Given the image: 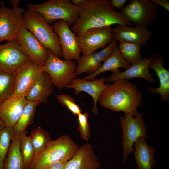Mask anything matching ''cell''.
Segmentation results:
<instances>
[{
    "label": "cell",
    "mask_w": 169,
    "mask_h": 169,
    "mask_svg": "<svg viewBox=\"0 0 169 169\" xmlns=\"http://www.w3.org/2000/svg\"><path fill=\"white\" fill-rule=\"evenodd\" d=\"M78 130L83 139L88 141L90 137V130L88 122L89 117L88 113L85 112L78 115Z\"/></svg>",
    "instance_id": "cell-33"
},
{
    "label": "cell",
    "mask_w": 169,
    "mask_h": 169,
    "mask_svg": "<svg viewBox=\"0 0 169 169\" xmlns=\"http://www.w3.org/2000/svg\"><path fill=\"white\" fill-rule=\"evenodd\" d=\"M20 148L23 162V169H29L34 157V151L29 136L24 131L21 136Z\"/></svg>",
    "instance_id": "cell-30"
},
{
    "label": "cell",
    "mask_w": 169,
    "mask_h": 169,
    "mask_svg": "<svg viewBox=\"0 0 169 169\" xmlns=\"http://www.w3.org/2000/svg\"><path fill=\"white\" fill-rule=\"evenodd\" d=\"M117 42L114 39L102 50L90 54L80 57L77 61L76 73L77 75L87 72L91 74L96 71L110 56Z\"/></svg>",
    "instance_id": "cell-16"
},
{
    "label": "cell",
    "mask_w": 169,
    "mask_h": 169,
    "mask_svg": "<svg viewBox=\"0 0 169 169\" xmlns=\"http://www.w3.org/2000/svg\"><path fill=\"white\" fill-rule=\"evenodd\" d=\"M100 166L92 146L86 143L79 147L74 156L68 161L65 169H99Z\"/></svg>",
    "instance_id": "cell-20"
},
{
    "label": "cell",
    "mask_w": 169,
    "mask_h": 169,
    "mask_svg": "<svg viewBox=\"0 0 169 169\" xmlns=\"http://www.w3.org/2000/svg\"><path fill=\"white\" fill-rule=\"evenodd\" d=\"M29 59L23 51L18 40L0 43V69L8 73H13Z\"/></svg>",
    "instance_id": "cell-12"
},
{
    "label": "cell",
    "mask_w": 169,
    "mask_h": 169,
    "mask_svg": "<svg viewBox=\"0 0 169 169\" xmlns=\"http://www.w3.org/2000/svg\"><path fill=\"white\" fill-rule=\"evenodd\" d=\"M19 1L18 0H12L10 1V2L13 7H18V4Z\"/></svg>",
    "instance_id": "cell-37"
},
{
    "label": "cell",
    "mask_w": 169,
    "mask_h": 169,
    "mask_svg": "<svg viewBox=\"0 0 169 169\" xmlns=\"http://www.w3.org/2000/svg\"><path fill=\"white\" fill-rule=\"evenodd\" d=\"M114 39L117 42L130 43L140 46L145 45L151 39L152 34L147 27L117 24L113 28Z\"/></svg>",
    "instance_id": "cell-15"
},
{
    "label": "cell",
    "mask_w": 169,
    "mask_h": 169,
    "mask_svg": "<svg viewBox=\"0 0 169 169\" xmlns=\"http://www.w3.org/2000/svg\"><path fill=\"white\" fill-rule=\"evenodd\" d=\"M124 58L132 65L142 58L140 54L141 46L134 44L119 43L117 45Z\"/></svg>",
    "instance_id": "cell-28"
},
{
    "label": "cell",
    "mask_w": 169,
    "mask_h": 169,
    "mask_svg": "<svg viewBox=\"0 0 169 169\" xmlns=\"http://www.w3.org/2000/svg\"><path fill=\"white\" fill-rule=\"evenodd\" d=\"M43 71V66L29 59L19 66L14 72L12 96L25 97Z\"/></svg>",
    "instance_id": "cell-9"
},
{
    "label": "cell",
    "mask_w": 169,
    "mask_h": 169,
    "mask_svg": "<svg viewBox=\"0 0 169 169\" xmlns=\"http://www.w3.org/2000/svg\"><path fill=\"white\" fill-rule=\"evenodd\" d=\"M145 140L140 138L133 145L137 169H152L156 164L154 157L156 148L148 146Z\"/></svg>",
    "instance_id": "cell-23"
},
{
    "label": "cell",
    "mask_w": 169,
    "mask_h": 169,
    "mask_svg": "<svg viewBox=\"0 0 169 169\" xmlns=\"http://www.w3.org/2000/svg\"><path fill=\"white\" fill-rule=\"evenodd\" d=\"M21 136H14L4 161L3 169H23L20 148Z\"/></svg>",
    "instance_id": "cell-25"
},
{
    "label": "cell",
    "mask_w": 169,
    "mask_h": 169,
    "mask_svg": "<svg viewBox=\"0 0 169 169\" xmlns=\"http://www.w3.org/2000/svg\"><path fill=\"white\" fill-rule=\"evenodd\" d=\"M78 7L79 16L71 28L76 35L92 28L133 24L121 11L115 10L110 0H83Z\"/></svg>",
    "instance_id": "cell-1"
},
{
    "label": "cell",
    "mask_w": 169,
    "mask_h": 169,
    "mask_svg": "<svg viewBox=\"0 0 169 169\" xmlns=\"http://www.w3.org/2000/svg\"><path fill=\"white\" fill-rule=\"evenodd\" d=\"M155 55V54L154 53L149 58H141L123 72L112 73L106 79V81L111 82L120 79L129 80L131 78L140 77L149 82L154 83V79L150 73L149 68L150 62Z\"/></svg>",
    "instance_id": "cell-18"
},
{
    "label": "cell",
    "mask_w": 169,
    "mask_h": 169,
    "mask_svg": "<svg viewBox=\"0 0 169 169\" xmlns=\"http://www.w3.org/2000/svg\"><path fill=\"white\" fill-rule=\"evenodd\" d=\"M12 128L5 126L0 130V169H3L4 161L14 136Z\"/></svg>",
    "instance_id": "cell-31"
},
{
    "label": "cell",
    "mask_w": 169,
    "mask_h": 169,
    "mask_svg": "<svg viewBox=\"0 0 169 169\" xmlns=\"http://www.w3.org/2000/svg\"><path fill=\"white\" fill-rule=\"evenodd\" d=\"M79 148L72 139L67 135L51 140L44 149L33 160L29 169H47L58 161H69Z\"/></svg>",
    "instance_id": "cell-4"
},
{
    "label": "cell",
    "mask_w": 169,
    "mask_h": 169,
    "mask_svg": "<svg viewBox=\"0 0 169 169\" xmlns=\"http://www.w3.org/2000/svg\"><path fill=\"white\" fill-rule=\"evenodd\" d=\"M56 99L74 115H78L82 113L80 106L76 103L74 99L71 96L66 94H59L57 95Z\"/></svg>",
    "instance_id": "cell-32"
},
{
    "label": "cell",
    "mask_w": 169,
    "mask_h": 169,
    "mask_svg": "<svg viewBox=\"0 0 169 169\" xmlns=\"http://www.w3.org/2000/svg\"><path fill=\"white\" fill-rule=\"evenodd\" d=\"M155 4L158 5L163 8L166 11L169 12V1L168 0H151Z\"/></svg>",
    "instance_id": "cell-36"
},
{
    "label": "cell",
    "mask_w": 169,
    "mask_h": 169,
    "mask_svg": "<svg viewBox=\"0 0 169 169\" xmlns=\"http://www.w3.org/2000/svg\"><path fill=\"white\" fill-rule=\"evenodd\" d=\"M127 0H112L110 1L111 5L113 8H115L121 10L124 8L127 2Z\"/></svg>",
    "instance_id": "cell-34"
},
{
    "label": "cell",
    "mask_w": 169,
    "mask_h": 169,
    "mask_svg": "<svg viewBox=\"0 0 169 169\" xmlns=\"http://www.w3.org/2000/svg\"><path fill=\"white\" fill-rule=\"evenodd\" d=\"M106 85L98 101L103 107L135 116L143 96L137 87L127 79L115 81Z\"/></svg>",
    "instance_id": "cell-2"
},
{
    "label": "cell",
    "mask_w": 169,
    "mask_h": 169,
    "mask_svg": "<svg viewBox=\"0 0 169 169\" xmlns=\"http://www.w3.org/2000/svg\"><path fill=\"white\" fill-rule=\"evenodd\" d=\"M52 27L59 36L62 57L65 60H78L80 57L81 51L76 34L70 29L67 23L63 20L55 22Z\"/></svg>",
    "instance_id": "cell-13"
},
{
    "label": "cell",
    "mask_w": 169,
    "mask_h": 169,
    "mask_svg": "<svg viewBox=\"0 0 169 169\" xmlns=\"http://www.w3.org/2000/svg\"><path fill=\"white\" fill-rule=\"evenodd\" d=\"M14 73L6 72L0 69V104L12 95Z\"/></svg>",
    "instance_id": "cell-29"
},
{
    "label": "cell",
    "mask_w": 169,
    "mask_h": 169,
    "mask_svg": "<svg viewBox=\"0 0 169 169\" xmlns=\"http://www.w3.org/2000/svg\"><path fill=\"white\" fill-rule=\"evenodd\" d=\"M77 42L83 56L94 53L105 48L114 39L113 28L110 26L89 29L76 35Z\"/></svg>",
    "instance_id": "cell-8"
},
{
    "label": "cell",
    "mask_w": 169,
    "mask_h": 169,
    "mask_svg": "<svg viewBox=\"0 0 169 169\" xmlns=\"http://www.w3.org/2000/svg\"><path fill=\"white\" fill-rule=\"evenodd\" d=\"M37 105L35 101L27 100L19 119L12 128L14 136H21L33 123Z\"/></svg>",
    "instance_id": "cell-26"
},
{
    "label": "cell",
    "mask_w": 169,
    "mask_h": 169,
    "mask_svg": "<svg viewBox=\"0 0 169 169\" xmlns=\"http://www.w3.org/2000/svg\"><path fill=\"white\" fill-rule=\"evenodd\" d=\"M68 161L63 160L55 163L49 166L47 169H65Z\"/></svg>",
    "instance_id": "cell-35"
},
{
    "label": "cell",
    "mask_w": 169,
    "mask_h": 169,
    "mask_svg": "<svg viewBox=\"0 0 169 169\" xmlns=\"http://www.w3.org/2000/svg\"><path fill=\"white\" fill-rule=\"evenodd\" d=\"M0 4V43L3 40H18L24 9L19 6L8 8L2 1Z\"/></svg>",
    "instance_id": "cell-10"
},
{
    "label": "cell",
    "mask_w": 169,
    "mask_h": 169,
    "mask_svg": "<svg viewBox=\"0 0 169 169\" xmlns=\"http://www.w3.org/2000/svg\"><path fill=\"white\" fill-rule=\"evenodd\" d=\"M131 66L122 55L117 44L101 66L95 72L85 76L83 79L87 80H93L96 76L103 72L111 71L112 73H117L120 72L119 68H122L127 69Z\"/></svg>",
    "instance_id": "cell-24"
},
{
    "label": "cell",
    "mask_w": 169,
    "mask_h": 169,
    "mask_svg": "<svg viewBox=\"0 0 169 169\" xmlns=\"http://www.w3.org/2000/svg\"><path fill=\"white\" fill-rule=\"evenodd\" d=\"M48 53V58L43 66L44 70L49 74L54 85L62 89L76 78V62L61 59L49 50Z\"/></svg>",
    "instance_id": "cell-7"
},
{
    "label": "cell",
    "mask_w": 169,
    "mask_h": 169,
    "mask_svg": "<svg viewBox=\"0 0 169 169\" xmlns=\"http://www.w3.org/2000/svg\"><path fill=\"white\" fill-rule=\"evenodd\" d=\"M5 126V125L0 118V130L1 129Z\"/></svg>",
    "instance_id": "cell-39"
},
{
    "label": "cell",
    "mask_w": 169,
    "mask_h": 169,
    "mask_svg": "<svg viewBox=\"0 0 169 169\" xmlns=\"http://www.w3.org/2000/svg\"><path fill=\"white\" fill-rule=\"evenodd\" d=\"M27 7L42 14L49 24L63 20L69 26L76 22L80 14L78 6L69 0H48L40 4H29Z\"/></svg>",
    "instance_id": "cell-5"
},
{
    "label": "cell",
    "mask_w": 169,
    "mask_h": 169,
    "mask_svg": "<svg viewBox=\"0 0 169 169\" xmlns=\"http://www.w3.org/2000/svg\"><path fill=\"white\" fill-rule=\"evenodd\" d=\"M27 101L25 97L11 96L0 104V118L5 126L13 128L19 119Z\"/></svg>",
    "instance_id": "cell-19"
},
{
    "label": "cell",
    "mask_w": 169,
    "mask_h": 169,
    "mask_svg": "<svg viewBox=\"0 0 169 169\" xmlns=\"http://www.w3.org/2000/svg\"><path fill=\"white\" fill-rule=\"evenodd\" d=\"M122 129L123 161L125 163L131 152H133V145L140 138H148L143 115L138 112L135 116L124 113L120 116Z\"/></svg>",
    "instance_id": "cell-6"
},
{
    "label": "cell",
    "mask_w": 169,
    "mask_h": 169,
    "mask_svg": "<svg viewBox=\"0 0 169 169\" xmlns=\"http://www.w3.org/2000/svg\"><path fill=\"white\" fill-rule=\"evenodd\" d=\"M23 25L46 48L57 57H62L59 36L42 14L26 10L23 14Z\"/></svg>",
    "instance_id": "cell-3"
},
{
    "label": "cell",
    "mask_w": 169,
    "mask_h": 169,
    "mask_svg": "<svg viewBox=\"0 0 169 169\" xmlns=\"http://www.w3.org/2000/svg\"><path fill=\"white\" fill-rule=\"evenodd\" d=\"M106 79L103 77L97 79L87 80L76 78L73 79L66 88L74 89L76 95L81 92H84L91 95L94 100L92 112L94 115H96L98 113L97 103L100 96L106 86V84H105V82Z\"/></svg>",
    "instance_id": "cell-17"
},
{
    "label": "cell",
    "mask_w": 169,
    "mask_h": 169,
    "mask_svg": "<svg viewBox=\"0 0 169 169\" xmlns=\"http://www.w3.org/2000/svg\"><path fill=\"white\" fill-rule=\"evenodd\" d=\"M157 10L151 0H132L120 11L135 26L147 27L156 19Z\"/></svg>",
    "instance_id": "cell-11"
},
{
    "label": "cell",
    "mask_w": 169,
    "mask_h": 169,
    "mask_svg": "<svg viewBox=\"0 0 169 169\" xmlns=\"http://www.w3.org/2000/svg\"><path fill=\"white\" fill-rule=\"evenodd\" d=\"M29 136L34 151V159L44 149L51 140L47 132L40 126L33 129Z\"/></svg>",
    "instance_id": "cell-27"
},
{
    "label": "cell",
    "mask_w": 169,
    "mask_h": 169,
    "mask_svg": "<svg viewBox=\"0 0 169 169\" xmlns=\"http://www.w3.org/2000/svg\"><path fill=\"white\" fill-rule=\"evenodd\" d=\"M18 40L23 52L29 59L43 66L48 57V50L23 25Z\"/></svg>",
    "instance_id": "cell-14"
},
{
    "label": "cell",
    "mask_w": 169,
    "mask_h": 169,
    "mask_svg": "<svg viewBox=\"0 0 169 169\" xmlns=\"http://www.w3.org/2000/svg\"><path fill=\"white\" fill-rule=\"evenodd\" d=\"M83 0H71V2L74 5L78 6Z\"/></svg>",
    "instance_id": "cell-38"
},
{
    "label": "cell",
    "mask_w": 169,
    "mask_h": 169,
    "mask_svg": "<svg viewBox=\"0 0 169 169\" xmlns=\"http://www.w3.org/2000/svg\"><path fill=\"white\" fill-rule=\"evenodd\" d=\"M54 84L49 74L43 71L25 97L38 105L45 103L54 90Z\"/></svg>",
    "instance_id": "cell-22"
},
{
    "label": "cell",
    "mask_w": 169,
    "mask_h": 169,
    "mask_svg": "<svg viewBox=\"0 0 169 169\" xmlns=\"http://www.w3.org/2000/svg\"><path fill=\"white\" fill-rule=\"evenodd\" d=\"M164 57L159 54L155 55L151 61L149 68L152 69L158 77L160 85L158 87L151 88L148 90L152 94L158 93L161 97L160 100L168 101L169 100V71L164 66Z\"/></svg>",
    "instance_id": "cell-21"
}]
</instances>
